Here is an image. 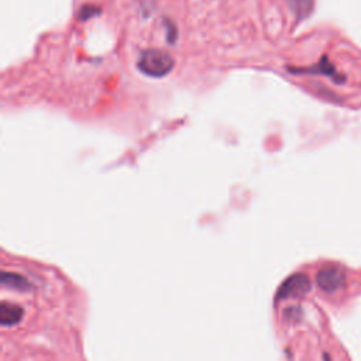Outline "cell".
Masks as SVG:
<instances>
[{
	"label": "cell",
	"instance_id": "1",
	"mask_svg": "<svg viewBox=\"0 0 361 361\" xmlns=\"http://www.w3.org/2000/svg\"><path fill=\"white\" fill-rule=\"evenodd\" d=\"M174 58L161 50H146L140 54L137 68L147 76L164 78L174 69Z\"/></svg>",
	"mask_w": 361,
	"mask_h": 361
},
{
	"label": "cell",
	"instance_id": "2",
	"mask_svg": "<svg viewBox=\"0 0 361 361\" xmlns=\"http://www.w3.org/2000/svg\"><path fill=\"white\" fill-rule=\"evenodd\" d=\"M344 283H346L344 269L339 265H327L322 268L316 276L318 287L327 294L336 292L344 285Z\"/></svg>",
	"mask_w": 361,
	"mask_h": 361
},
{
	"label": "cell",
	"instance_id": "3",
	"mask_svg": "<svg viewBox=\"0 0 361 361\" xmlns=\"http://www.w3.org/2000/svg\"><path fill=\"white\" fill-rule=\"evenodd\" d=\"M311 290V281L305 274H295L287 278L277 291V301L288 298H298L308 294Z\"/></svg>",
	"mask_w": 361,
	"mask_h": 361
},
{
	"label": "cell",
	"instance_id": "4",
	"mask_svg": "<svg viewBox=\"0 0 361 361\" xmlns=\"http://www.w3.org/2000/svg\"><path fill=\"white\" fill-rule=\"evenodd\" d=\"M24 311L22 306L10 302H2L0 305V323L6 327H13L19 325L23 319Z\"/></svg>",
	"mask_w": 361,
	"mask_h": 361
},
{
	"label": "cell",
	"instance_id": "5",
	"mask_svg": "<svg viewBox=\"0 0 361 361\" xmlns=\"http://www.w3.org/2000/svg\"><path fill=\"white\" fill-rule=\"evenodd\" d=\"M0 281H2V284L5 287H9V288H13L17 291L26 292V291L33 290L31 283L26 277L20 276L17 273H9V271H3L2 276H0Z\"/></svg>",
	"mask_w": 361,
	"mask_h": 361
},
{
	"label": "cell",
	"instance_id": "6",
	"mask_svg": "<svg viewBox=\"0 0 361 361\" xmlns=\"http://www.w3.org/2000/svg\"><path fill=\"white\" fill-rule=\"evenodd\" d=\"M99 13H101V9L97 8L95 5H85V6H82V9L79 10L78 19H79L80 22H85V20H87V19H92V17L98 16Z\"/></svg>",
	"mask_w": 361,
	"mask_h": 361
}]
</instances>
